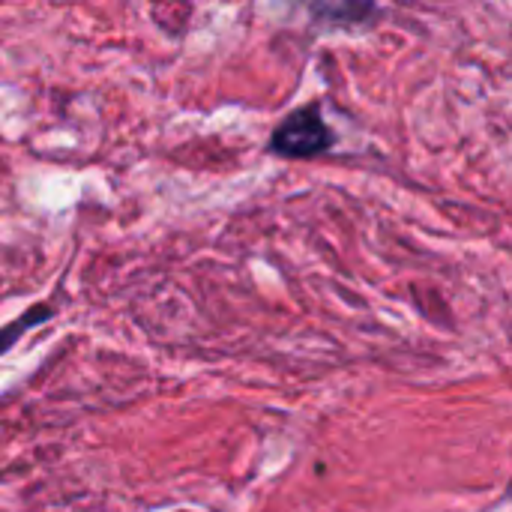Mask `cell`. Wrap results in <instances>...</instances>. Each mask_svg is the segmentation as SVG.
<instances>
[{
  "instance_id": "cell-3",
  "label": "cell",
  "mask_w": 512,
  "mask_h": 512,
  "mask_svg": "<svg viewBox=\"0 0 512 512\" xmlns=\"http://www.w3.org/2000/svg\"><path fill=\"white\" fill-rule=\"evenodd\" d=\"M51 315H54V312H51L48 306H33L24 318H18V321H12L9 327H3V330H0V354H3L15 339H18V333L30 330V327H33V324H39V321H48Z\"/></svg>"
},
{
  "instance_id": "cell-2",
  "label": "cell",
  "mask_w": 512,
  "mask_h": 512,
  "mask_svg": "<svg viewBox=\"0 0 512 512\" xmlns=\"http://www.w3.org/2000/svg\"><path fill=\"white\" fill-rule=\"evenodd\" d=\"M309 12H312L315 18H348V21L354 18V21L360 24V21H366L369 15H375L378 6H375V3H312Z\"/></svg>"
},
{
  "instance_id": "cell-1",
  "label": "cell",
  "mask_w": 512,
  "mask_h": 512,
  "mask_svg": "<svg viewBox=\"0 0 512 512\" xmlns=\"http://www.w3.org/2000/svg\"><path fill=\"white\" fill-rule=\"evenodd\" d=\"M333 144H336V132L324 120L321 105L309 102V105L285 114V120L273 129L267 150L282 159H315V156L333 150Z\"/></svg>"
}]
</instances>
